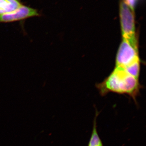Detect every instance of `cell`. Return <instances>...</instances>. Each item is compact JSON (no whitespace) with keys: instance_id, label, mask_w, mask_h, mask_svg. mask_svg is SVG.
<instances>
[{"instance_id":"1","label":"cell","mask_w":146,"mask_h":146,"mask_svg":"<svg viewBox=\"0 0 146 146\" xmlns=\"http://www.w3.org/2000/svg\"><path fill=\"white\" fill-rule=\"evenodd\" d=\"M97 88L102 96H104L109 92L126 94L137 104L136 98L141 86L138 79L129 74L124 68L116 66L107 78L98 84Z\"/></svg>"},{"instance_id":"2","label":"cell","mask_w":146,"mask_h":146,"mask_svg":"<svg viewBox=\"0 0 146 146\" xmlns=\"http://www.w3.org/2000/svg\"><path fill=\"white\" fill-rule=\"evenodd\" d=\"M119 16L123 39L127 40L133 44L138 45L134 10L124 0L120 2Z\"/></svg>"},{"instance_id":"3","label":"cell","mask_w":146,"mask_h":146,"mask_svg":"<svg viewBox=\"0 0 146 146\" xmlns=\"http://www.w3.org/2000/svg\"><path fill=\"white\" fill-rule=\"evenodd\" d=\"M138 61H140V60L138 46L123 39L116 56V67L125 68Z\"/></svg>"},{"instance_id":"4","label":"cell","mask_w":146,"mask_h":146,"mask_svg":"<svg viewBox=\"0 0 146 146\" xmlns=\"http://www.w3.org/2000/svg\"><path fill=\"white\" fill-rule=\"evenodd\" d=\"M39 16L36 9L23 5L11 12L0 14V23H12Z\"/></svg>"},{"instance_id":"5","label":"cell","mask_w":146,"mask_h":146,"mask_svg":"<svg viewBox=\"0 0 146 146\" xmlns=\"http://www.w3.org/2000/svg\"><path fill=\"white\" fill-rule=\"evenodd\" d=\"M23 5L20 0H0V14L11 12Z\"/></svg>"},{"instance_id":"6","label":"cell","mask_w":146,"mask_h":146,"mask_svg":"<svg viewBox=\"0 0 146 146\" xmlns=\"http://www.w3.org/2000/svg\"><path fill=\"white\" fill-rule=\"evenodd\" d=\"M99 113L98 110H96L95 118L94 121L93 129L91 138L89 140L88 146H103L101 139L100 138L98 133L97 127V118Z\"/></svg>"},{"instance_id":"7","label":"cell","mask_w":146,"mask_h":146,"mask_svg":"<svg viewBox=\"0 0 146 146\" xmlns=\"http://www.w3.org/2000/svg\"><path fill=\"white\" fill-rule=\"evenodd\" d=\"M124 1L127 3L132 9L134 10V8L138 0H124Z\"/></svg>"}]
</instances>
